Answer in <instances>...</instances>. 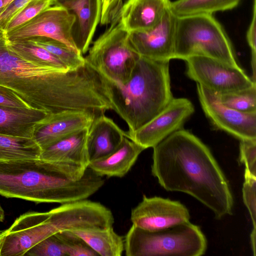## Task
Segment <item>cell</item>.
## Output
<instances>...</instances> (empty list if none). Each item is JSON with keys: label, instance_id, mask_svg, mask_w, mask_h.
Instances as JSON below:
<instances>
[{"label": "cell", "instance_id": "obj_1", "mask_svg": "<svg viewBox=\"0 0 256 256\" xmlns=\"http://www.w3.org/2000/svg\"><path fill=\"white\" fill-rule=\"evenodd\" d=\"M152 148V174L164 189L191 196L217 218L232 214L234 198L228 181L198 138L182 128Z\"/></svg>", "mask_w": 256, "mask_h": 256}, {"label": "cell", "instance_id": "obj_2", "mask_svg": "<svg viewBox=\"0 0 256 256\" xmlns=\"http://www.w3.org/2000/svg\"><path fill=\"white\" fill-rule=\"evenodd\" d=\"M104 180L88 168L74 181L54 172L40 158L0 162V195L40 202L61 204L87 199Z\"/></svg>", "mask_w": 256, "mask_h": 256}, {"label": "cell", "instance_id": "obj_3", "mask_svg": "<svg viewBox=\"0 0 256 256\" xmlns=\"http://www.w3.org/2000/svg\"><path fill=\"white\" fill-rule=\"evenodd\" d=\"M106 80L112 110L126 123L128 133L148 122L174 98L168 61L139 56L126 83Z\"/></svg>", "mask_w": 256, "mask_h": 256}, {"label": "cell", "instance_id": "obj_4", "mask_svg": "<svg viewBox=\"0 0 256 256\" xmlns=\"http://www.w3.org/2000/svg\"><path fill=\"white\" fill-rule=\"evenodd\" d=\"M58 72L64 71L13 52L8 46L5 31L0 30V86L14 92L32 108L52 114L53 88Z\"/></svg>", "mask_w": 256, "mask_h": 256}, {"label": "cell", "instance_id": "obj_5", "mask_svg": "<svg viewBox=\"0 0 256 256\" xmlns=\"http://www.w3.org/2000/svg\"><path fill=\"white\" fill-rule=\"evenodd\" d=\"M202 56L240 68L224 28L210 14L177 17L174 59Z\"/></svg>", "mask_w": 256, "mask_h": 256}, {"label": "cell", "instance_id": "obj_6", "mask_svg": "<svg viewBox=\"0 0 256 256\" xmlns=\"http://www.w3.org/2000/svg\"><path fill=\"white\" fill-rule=\"evenodd\" d=\"M124 243L126 256H200L207 248L200 228L190 222L158 231L132 225Z\"/></svg>", "mask_w": 256, "mask_h": 256}, {"label": "cell", "instance_id": "obj_7", "mask_svg": "<svg viewBox=\"0 0 256 256\" xmlns=\"http://www.w3.org/2000/svg\"><path fill=\"white\" fill-rule=\"evenodd\" d=\"M128 35L120 18L113 21L89 48L86 62L106 78L126 83L139 57L130 44Z\"/></svg>", "mask_w": 256, "mask_h": 256}, {"label": "cell", "instance_id": "obj_8", "mask_svg": "<svg viewBox=\"0 0 256 256\" xmlns=\"http://www.w3.org/2000/svg\"><path fill=\"white\" fill-rule=\"evenodd\" d=\"M186 74L196 84L216 95L249 88L256 86L242 68L216 59L193 56L185 60Z\"/></svg>", "mask_w": 256, "mask_h": 256}, {"label": "cell", "instance_id": "obj_9", "mask_svg": "<svg viewBox=\"0 0 256 256\" xmlns=\"http://www.w3.org/2000/svg\"><path fill=\"white\" fill-rule=\"evenodd\" d=\"M76 22L74 15L64 6L54 4L34 18L6 32L8 41L25 40L34 37H45L60 41L78 52L72 36Z\"/></svg>", "mask_w": 256, "mask_h": 256}, {"label": "cell", "instance_id": "obj_10", "mask_svg": "<svg viewBox=\"0 0 256 256\" xmlns=\"http://www.w3.org/2000/svg\"><path fill=\"white\" fill-rule=\"evenodd\" d=\"M88 128L64 138L42 150L39 158L56 174L71 180L81 179L88 168Z\"/></svg>", "mask_w": 256, "mask_h": 256}, {"label": "cell", "instance_id": "obj_11", "mask_svg": "<svg viewBox=\"0 0 256 256\" xmlns=\"http://www.w3.org/2000/svg\"><path fill=\"white\" fill-rule=\"evenodd\" d=\"M192 102L186 98H173L156 116L134 132H126V137L145 150L154 148L174 132L182 128L194 113Z\"/></svg>", "mask_w": 256, "mask_h": 256}, {"label": "cell", "instance_id": "obj_12", "mask_svg": "<svg viewBox=\"0 0 256 256\" xmlns=\"http://www.w3.org/2000/svg\"><path fill=\"white\" fill-rule=\"evenodd\" d=\"M200 102L216 128L240 140L256 139V112H242L222 104L216 94L196 84Z\"/></svg>", "mask_w": 256, "mask_h": 256}, {"label": "cell", "instance_id": "obj_13", "mask_svg": "<svg viewBox=\"0 0 256 256\" xmlns=\"http://www.w3.org/2000/svg\"><path fill=\"white\" fill-rule=\"evenodd\" d=\"M188 208L178 201L144 195L134 208L130 220L135 226L148 231H158L189 222Z\"/></svg>", "mask_w": 256, "mask_h": 256}, {"label": "cell", "instance_id": "obj_14", "mask_svg": "<svg viewBox=\"0 0 256 256\" xmlns=\"http://www.w3.org/2000/svg\"><path fill=\"white\" fill-rule=\"evenodd\" d=\"M177 17L170 8L160 21L150 29L129 33L130 44L140 56L158 61L174 59Z\"/></svg>", "mask_w": 256, "mask_h": 256}, {"label": "cell", "instance_id": "obj_15", "mask_svg": "<svg viewBox=\"0 0 256 256\" xmlns=\"http://www.w3.org/2000/svg\"><path fill=\"white\" fill-rule=\"evenodd\" d=\"M96 115L82 110L50 114L36 125L32 138L42 150L55 142L88 128Z\"/></svg>", "mask_w": 256, "mask_h": 256}, {"label": "cell", "instance_id": "obj_16", "mask_svg": "<svg viewBox=\"0 0 256 256\" xmlns=\"http://www.w3.org/2000/svg\"><path fill=\"white\" fill-rule=\"evenodd\" d=\"M170 0H127L122 8L120 22L128 33L150 29L170 8Z\"/></svg>", "mask_w": 256, "mask_h": 256}, {"label": "cell", "instance_id": "obj_17", "mask_svg": "<svg viewBox=\"0 0 256 256\" xmlns=\"http://www.w3.org/2000/svg\"><path fill=\"white\" fill-rule=\"evenodd\" d=\"M62 6L76 17L72 36L76 46L82 55L86 54L100 21V0H70Z\"/></svg>", "mask_w": 256, "mask_h": 256}, {"label": "cell", "instance_id": "obj_18", "mask_svg": "<svg viewBox=\"0 0 256 256\" xmlns=\"http://www.w3.org/2000/svg\"><path fill=\"white\" fill-rule=\"evenodd\" d=\"M125 137L126 132L104 113L96 116L88 128L87 136L90 162L112 152Z\"/></svg>", "mask_w": 256, "mask_h": 256}, {"label": "cell", "instance_id": "obj_19", "mask_svg": "<svg viewBox=\"0 0 256 256\" xmlns=\"http://www.w3.org/2000/svg\"><path fill=\"white\" fill-rule=\"evenodd\" d=\"M145 149L125 137L110 154L92 160L88 168L100 176L122 178L131 169L139 155Z\"/></svg>", "mask_w": 256, "mask_h": 256}, {"label": "cell", "instance_id": "obj_20", "mask_svg": "<svg viewBox=\"0 0 256 256\" xmlns=\"http://www.w3.org/2000/svg\"><path fill=\"white\" fill-rule=\"evenodd\" d=\"M48 114L46 111L36 108L0 106V133L32 138L36 124Z\"/></svg>", "mask_w": 256, "mask_h": 256}, {"label": "cell", "instance_id": "obj_21", "mask_svg": "<svg viewBox=\"0 0 256 256\" xmlns=\"http://www.w3.org/2000/svg\"><path fill=\"white\" fill-rule=\"evenodd\" d=\"M84 240L98 256H121L124 250V238L112 226L70 230Z\"/></svg>", "mask_w": 256, "mask_h": 256}, {"label": "cell", "instance_id": "obj_22", "mask_svg": "<svg viewBox=\"0 0 256 256\" xmlns=\"http://www.w3.org/2000/svg\"><path fill=\"white\" fill-rule=\"evenodd\" d=\"M41 152L32 138L0 133V162L38 159Z\"/></svg>", "mask_w": 256, "mask_h": 256}, {"label": "cell", "instance_id": "obj_23", "mask_svg": "<svg viewBox=\"0 0 256 256\" xmlns=\"http://www.w3.org/2000/svg\"><path fill=\"white\" fill-rule=\"evenodd\" d=\"M240 0H176L171 2L170 10L178 18L210 14L232 10Z\"/></svg>", "mask_w": 256, "mask_h": 256}, {"label": "cell", "instance_id": "obj_24", "mask_svg": "<svg viewBox=\"0 0 256 256\" xmlns=\"http://www.w3.org/2000/svg\"><path fill=\"white\" fill-rule=\"evenodd\" d=\"M25 40L48 50L60 60L68 70L78 68L86 63L82 54L60 41L45 37H34Z\"/></svg>", "mask_w": 256, "mask_h": 256}, {"label": "cell", "instance_id": "obj_25", "mask_svg": "<svg viewBox=\"0 0 256 256\" xmlns=\"http://www.w3.org/2000/svg\"><path fill=\"white\" fill-rule=\"evenodd\" d=\"M8 48L24 58L46 64L62 71H67V67L58 58L44 48L26 40L8 41Z\"/></svg>", "mask_w": 256, "mask_h": 256}, {"label": "cell", "instance_id": "obj_26", "mask_svg": "<svg viewBox=\"0 0 256 256\" xmlns=\"http://www.w3.org/2000/svg\"><path fill=\"white\" fill-rule=\"evenodd\" d=\"M217 96L222 104L230 108L244 113L256 112V86Z\"/></svg>", "mask_w": 256, "mask_h": 256}, {"label": "cell", "instance_id": "obj_27", "mask_svg": "<svg viewBox=\"0 0 256 256\" xmlns=\"http://www.w3.org/2000/svg\"><path fill=\"white\" fill-rule=\"evenodd\" d=\"M55 4L54 0H31L8 24L5 32L12 30L28 22L42 11Z\"/></svg>", "mask_w": 256, "mask_h": 256}, {"label": "cell", "instance_id": "obj_28", "mask_svg": "<svg viewBox=\"0 0 256 256\" xmlns=\"http://www.w3.org/2000/svg\"><path fill=\"white\" fill-rule=\"evenodd\" d=\"M256 176L244 173V182L242 188V197L244 204L250 212L253 229L250 234L252 249L256 248Z\"/></svg>", "mask_w": 256, "mask_h": 256}, {"label": "cell", "instance_id": "obj_29", "mask_svg": "<svg viewBox=\"0 0 256 256\" xmlns=\"http://www.w3.org/2000/svg\"><path fill=\"white\" fill-rule=\"evenodd\" d=\"M56 234L62 242L66 256H98L84 240L70 230H65Z\"/></svg>", "mask_w": 256, "mask_h": 256}, {"label": "cell", "instance_id": "obj_30", "mask_svg": "<svg viewBox=\"0 0 256 256\" xmlns=\"http://www.w3.org/2000/svg\"><path fill=\"white\" fill-rule=\"evenodd\" d=\"M24 256H66L62 242L56 234L41 240Z\"/></svg>", "mask_w": 256, "mask_h": 256}, {"label": "cell", "instance_id": "obj_31", "mask_svg": "<svg viewBox=\"0 0 256 256\" xmlns=\"http://www.w3.org/2000/svg\"><path fill=\"white\" fill-rule=\"evenodd\" d=\"M240 141V161L245 164V172L256 176V139Z\"/></svg>", "mask_w": 256, "mask_h": 256}, {"label": "cell", "instance_id": "obj_32", "mask_svg": "<svg viewBox=\"0 0 256 256\" xmlns=\"http://www.w3.org/2000/svg\"><path fill=\"white\" fill-rule=\"evenodd\" d=\"M101 24H110L112 22L120 18L123 5L122 0H100Z\"/></svg>", "mask_w": 256, "mask_h": 256}, {"label": "cell", "instance_id": "obj_33", "mask_svg": "<svg viewBox=\"0 0 256 256\" xmlns=\"http://www.w3.org/2000/svg\"><path fill=\"white\" fill-rule=\"evenodd\" d=\"M31 0H14L0 8V30H5L8 24Z\"/></svg>", "mask_w": 256, "mask_h": 256}, {"label": "cell", "instance_id": "obj_34", "mask_svg": "<svg viewBox=\"0 0 256 256\" xmlns=\"http://www.w3.org/2000/svg\"><path fill=\"white\" fill-rule=\"evenodd\" d=\"M256 0L254 2L253 16L247 32L246 38L248 44L251 49L252 52V80L256 82Z\"/></svg>", "mask_w": 256, "mask_h": 256}, {"label": "cell", "instance_id": "obj_35", "mask_svg": "<svg viewBox=\"0 0 256 256\" xmlns=\"http://www.w3.org/2000/svg\"><path fill=\"white\" fill-rule=\"evenodd\" d=\"M0 106L16 108H32L14 92L2 86H0Z\"/></svg>", "mask_w": 256, "mask_h": 256}, {"label": "cell", "instance_id": "obj_36", "mask_svg": "<svg viewBox=\"0 0 256 256\" xmlns=\"http://www.w3.org/2000/svg\"><path fill=\"white\" fill-rule=\"evenodd\" d=\"M14 0H0V8L5 7Z\"/></svg>", "mask_w": 256, "mask_h": 256}, {"label": "cell", "instance_id": "obj_37", "mask_svg": "<svg viewBox=\"0 0 256 256\" xmlns=\"http://www.w3.org/2000/svg\"><path fill=\"white\" fill-rule=\"evenodd\" d=\"M4 218V210L0 205V222H2Z\"/></svg>", "mask_w": 256, "mask_h": 256}, {"label": "cell", "instance_id": "obj_38", "mask_svg": "<svg viewBox=\"0 0 256 256\" xmlns=\"http://www.w3.org/2000/svg\"><path fill=\"white\" fill-rule=\"evenodd\" d=\"M4 231L2 232H0V250L2 248V246L4 240Z\"/></svg>", "mask_w": 256, "mask_h": 256}, {"label": "cell", "instance_id": "obj_39", "mask_svg": "<svg viewBox=\"0 0 256 256\" xmlns=\"http://www.w3.org/2000/svg\"><path fill=\"white\" fill-rule=\"evenodd\" d=\"M68 0H54L56 4L61 6Z\"/></svg>", "mask_w": 256, "mask_h": 256}]
</instances>
